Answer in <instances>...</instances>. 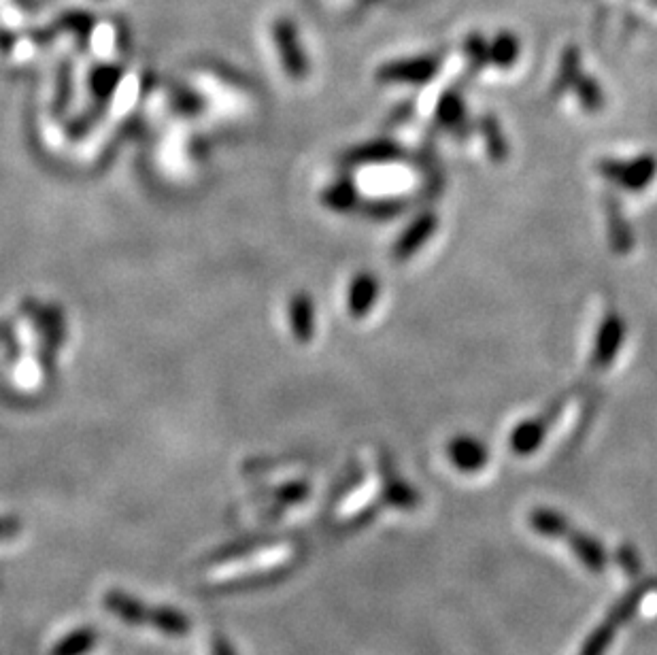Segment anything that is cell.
Returning <instances> with one entry per match:
<instances>
[{
	"label": "cell",
	"mask_w": 657,
	"mask_h": 655,
	"mask_svg": "<svg viewBox=\"0 0 657 655\" xmlns=\"http://www.w3.org/2000/svg\"><path fill=\"white\" fill-rule=\"evenodd\" d=\"M447 456L451 464L456 466L462 473H477L490 458V451L477 439V436L460 434L453 436L447 445Z\"/></svg>",
	"instance_id": "obj_6"
},
{
	"label": "cell",
	"mask_w": 657,
	"mask_h": 655,
	"mask_svg": "<svg viewBox=\"0 0 657 655\" xmlns=\"http://www.w3.org/2000/svg\"><path fill=\"white\" fill-rule=\"evenodd\" d=\"M464 113H466V107H464L462 96L458 92H447L436 107V120H438V124L451 130V128H458L464 122Z\"/></svg>",
	"instance_id": "obj_15"
},
{
	"label": "cell",
	"mask_w": 657,
	"mask_h": 655,
	"mask_svg": "<svg viewBox=\"0 0 657 655\" xmlns=\"http://www.w3.org/2000/svg\"><path fill=\"white\" fill-rule=\"evenodd\" d=\"M22 532V522L18 517H0V541H9Z\"/></svg>",
	"instance_id": "obj_23"
},
{
	"label": "cell",
	"mask_w": 657,
	"mask_h": 655,
	"mask_svg": "<svg viewBox=\"0 0 657 655\" xmlns=\"http://www.w3.org/2000/svg\"><path fill=\"white\" fill-rule=\"evenodd\" d=\"M532 526L536 528V532H541L545 536H555V539L560 536V539L568 541L570 549L577 553L583 566L594 570V573H600V570L606 566V553L600 547V543L592 539V536L579 532L577 528H570V524L560 513L538 509L532 515Z\"/></svg>",
	"instance_id": "obj_2"
},
{
	"label": "cell",
	"mask_w": 657,
	"mask_h": 655,
	"mask_svg": "<svg viewBox=\"0 0 657 655\" xmlns=\"http://www.w3.org/2000/svg\"><path fill=\"white\" fill-rule=\"evenodd\" d=\"M398 156V149L390 141H375L370 145H364L356 151V156H351L356 162H387Z\"/></svg>",
	"instance_id": "obj_18"
},
{
	"label": "cell",
	"mask_w": 657,
	"mask_h": 655,
	"mask_svg": "<svg viewBox=\"0 0 657 655\" xmlns=\"http://www.w3.org/2000/svg\"><path fill=\"white\" fill-rule=\"evenodd\" d=\"M273 41L285 73H288L294 81L305 79L309 75V58L305 52V45L300 41L298 28L290 18H279L273 24Z\"/></svg>",
	"instance_id": "obj_4"
},
{
	"label": "cell",
	"mask_w": 657,
	"mask_h": 655,
	"mask_svg": "<svg viewBox=\"0 0 657 655\" xmlns=\"http://www.w3.org/2000/svg\"><path fill=\"white\" fill-rule=\"evenodd\" d=\"M464 52L475 69H481V66L490 64V58H487V41L481 35H470V39L466 41Z\"/></svg>",
	"instance_id": "obj_20"
},
{
	"label": "cell",
	"mask_w": 657,
	"mask_h": 655,
	"mask_svg": "<svg viewBox=\"0 0 657 655\" xmlns=\"http://www.w3.org/2000/svg\"><path fill=\"white\" fill-rule=\"evenodd\" d=\"M545 432H547V422H545L543 417L528 419V422L519 424L515 428V432L511 434L513 449L517 453H524V456H526V453H532L538 445L543 443Z\"/></svg>",
	"instance_id": "obj_12"
},
{
	"label": "cell",
	"mask_w": 657,
	"mask_h": 655,
	"mask_svg": "<svg viewBox=\"0 0 657 655\" xmlns=\"http://www.w3.org/2000/svg\"><path fill=\"white\" fill-rule=\"evenodd\" d=\"M436 230V217L434 213H421L419 217L409 224V228H404L402 234L398 237L394 245V256L398 260H409L415 256L417 251L428 243Z\"/></svg>",
	"instance_id": "obj_9"
},
{
	"label": "cell",
	"mask_w": 657,
	"mask_h": 655,
	"mask_svg": "<svg viewBox=\"0 0 657 655\" xmlns=\"http://www.w3.org/2000/svg\"><path fill=\"white\" fill-rule=\"evenodd\" d=\"M579 79V56L577 52L575 54H566L564 62H562V73H560V79H558V86H560V92L570 88V86H575Z\"/></svg>",
	"instance_id": "obj_21"
},
{
	"label": "cell",
	"mask_w": 657,
	"mask_h": 655,
	"mask_svg": "<svg viewBox=\"0 0 657 655\" xmlns=\"http://www.w3.org/2000/svg\"><path fill=\"white\" fill-rule=\"evenodd\" d=\"M402 211L400 200H377L373 207L368 205V215L375 217V220H387V217H394Z\"/></svg>",
	"instance_id": "obj_22"
},
{
	"label": "cell",
	"mask_w": 657,
	"mask_h": 655,
	"mask_svg": "<svg viewBox=\"0 0 657 655\" xmlns=\"http://www.w3.org/2000/svg\"><path fill=\"white\" fill-rule=\"evenodd\" d=\"M613 211L609 215V222L615 224L611 226V239L615 243L617 251H630L634 245V237H632V230L628 224H623V215L617 211V205H613Z\"/></svg>",
	"instance_id": "obj_19"
},
{
	"label": "cell",
	"mask_w": 657,
	"mask_h": 655,
	"mask_svg": "<svg viewBox=\"0 0 657 655\" xmlns=\"http://www.w3.org/2000/svg\"><path fill=\"white\" fill-rule=\"evenodd\" d=\"M438 69V60L434 56H417L394 60L379 69L377 79L383 83H404V86H424Z\"/></svg>",
	"instance_id": "obj_5"
},
{
	"label": "cell",
	"mask_w": 657,
	"mask_h": 655,
	"mask_svg": "<svg viewBox=\"0 0 657 655\" xmlns=\"http://www.w3.org/2000/svg\"><path fill=\"white\" fill-rule=\"evenodd\" d=\"M519 39L511 32H500L492 41H487V58L498 69H509L519 58Z\"/></svg>",
	"instance_id": "obj_13"
},
{
	"label": "cell",
	"mask_w": 657,
	"mask_h": 655,
	"mask_svg": "<svg viewBox=\"0 0 657 655\" xmlns=\"http://www.w3.org/2000/svg\"><path fill=\"white\" fill-rule=\"evenodd\" d=\"M290 326L296 341L309 343L315 334V305L307 292H298L290 300Z\"/></svg>",
	"instance_id": "obj_10"
},
{
	"label": "cell",
	"mask_w": 657,
	"mask_h": 655,
	"mask_svg": "<svg viewBox=\"0 0 657 655\" xmlns=\"http://www.w3.org/2000/svg\"><path fill=\"white\" fill-rule=\"evenodd\" d=\"M381 292V283L375 273L362 271L349 281L347 288V311L351 317L362 319L377 305Z\"/></svg>",
	"instance_id": "obj_8"
},
{
	"label": "cell",
	"mask_w": 657,
	"mask_h": 655,
	"mask_svg": "<svg viewBox=\"0 0 657 655\" xmlns=\"http://www.w3.org/2000/svg\"><path fill=\"white\" fill-rule=\"evenodd\" d=\"M623 332H626V328H623L619 313H615V311L606 313L600 324V330H598L594 356H592L594 366L600 368V371L613 364L617 351L621 347V341H623Z\"/></svg>",
	"instance_id": "obj_7"
},
{
	"label": "cell",
	"mask_w": 657,
	"mask_h": 655,
	"mask_svg": "<svg viewBox=\"0 0 657 655\" xmlns=\"http://www.w3.org/2000/svg\"><path fill=\"white\" fill-rule=\"evenodd\" d=\"M481 128H483V137H485V145L487 149H490V154L494 160H504L507 156V141L502 139V130L498 126V122L494 120V117H483V122H481Z\"/></svg>",
	"instance_id": "obj_17"
},
{
	"label": "cell",
	"mask_w": 657,
	"mask_h": 655,
	"mask_svg": "<svg viewBox=\"0 0 657 655\" xmlns=\"http://www.w3.org/2000/svg\"><path fill=\"white\" fill-rule=\"evenodd\" d=\"M324 205L336 213H349L358 205V188L351 179H339L330 183L322 194Z\"/></svg>",
	"instance_id": "obj_11"
},
{
	"label": "cell",
	"mask_w": 657,
	"mask_h": 655,
	"mask_svg": "<svg viewBox=\"0 0 657 655\" xmlns=\"http://www.w3.org/2000/svg\"><path fill=\"white\" fill-rule=\"evenodd\" d=\"M105 609L117 619L130 626L154 628L166 636H185L192 624L185 613L173 607H160V604H145L137 596H130L122 590H109L103 598Z\"/></svg>",
	"instance_id": "obj_1"
},
{
	"label": "cell",
	"mask_w": 657,
	"mask_h": 655,
	"mask_svg": "<svg viewBox=\"0 0 657 655\" xmlns=\"http://www.w3.org/2000/svg\"><path fill=\"white\" fill-rule=\"evenodd\" d=\"M98 643V634L92 628H77L62 636L49 655H88Z\"/></svg>",
	"instance_id": "obj_14"
},
{
	"label": "cell",
	"mask_w": 657,
	"mask_h": 655,
	"mask_svg": "<svg viewBox=\"0 0 657 655\" xmlns=\"http://www.w3.org/2000/svg\"><path fill=\"white\" fill-rule=\"evenodd\" d=\"M602 177L628 192H645L657 177V158L653 154H640L632 160H602L598 164Z\"/></svg>",
	"instance_id": "obj_3"
},
{
	"label": "cell",
	"mask_w": 657,
	"mask_h": 655,
	"mask_svg": "<svg viewBox=\"0 0 657 655\" xmlns=\"http://www.w3.org/2000/svg\"><path fill=\"white\" fill-rule=\"evenodd\" d=\"M572 90L577 92L579 103L585 111L598 113L604 109V92L594 77H579Z\"/></svg>",
	"instance_id": "obj_16"
}]
</instances>
